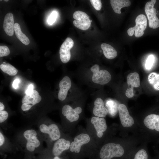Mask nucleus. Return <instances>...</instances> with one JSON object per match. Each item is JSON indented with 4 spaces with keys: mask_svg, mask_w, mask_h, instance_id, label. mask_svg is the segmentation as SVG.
<instances>
[{
    "mask_svg": "<svg viewBox=\"0 0 159 159\" xmlns=\"http://www.w3.org/2000/svg\"><path fill=\"white\" fill-rule=\"evenodd\" d=\"M135 25L132 27L129 28L127 30L128 34L130 36H132L134 34L136 37H142L144 34V31L147 26V19L143 14L138 15L135 20Z\"/></svg>",
    "mask_w": 159,
    "mask_h": 159,
    "instance_id": "6",
    "label": "nucleus"
},
{
    "mask_svg": "<svg viewBox=\"0 0 159 159\" xmlns=\"http://www.w3.org/2000/svg\"><path fill=\"white\" fill-rule=\"evenodd\" d=\"M103 54L105 57L110 59H113L117 56V53L115 49L110 45L103 43L101 45Z\"/></svg>",
    "mask_w": 159,
    "mask_h": 159,
    "instance_id": "21",
    "label": "nucleus"
},
{
    "mask_svg": "<svg viewBox=\"0 0 159 159\" xmlns=\"http://www.w3.org/2000/svg\"><path fill=\"white\" fill-rule=\"evenodd\" d=\"M42 100V97L39 92L34 90L32 92L29 94H26L21 100L22 104L26 103L32 105V107L39 103Z\"/></svg>",
    "mask_w": 159,
    "mask_h": 159,
    "instance_id": "17",
    "label": "nucleus"
},
{
    "mask_svg": "<svg viewBox=\"0 0 159 159\" xmlns=\"http://www.w3.org/2000/svg\"><path fill=\"white\" fill-rule=\"evenodd\" d=\"M4 1H9V0H4Z\"/></svg>",
    "mask_w": 159,
    "mask_h": 159,
    "instance_id": "35",
    "label": "nucleus"
},
{
    "mask_svg": "<svg viewBox=\"0 0 159 159\" xmlns=\"http://www.w3.org/2000/svg\"><path fill=\"white\" fill-rule=\"evenodd\" d=\"M92 5L97 10H100L102 7V3L100 0H90Z\"/></svg>",
    "mask_w": 159,
    "mask_h": 159,
    "instance_id": "28",
    "label": "nucleus"
},
{
    "mask_svg": "<svg viewBox=\"0 0 159 159\" xmlns=\"http://www.w3.org/2000/svg\"><path fill=\"white\" fill-rule=\"evenodd\" d=\"M73 17L74 19L73 24L77 28L85 30L90 28L92 21L90 19L89 16L86 13L77 11L73 13Z\"/></svg>",
    "mask_w": 159,
    "mask_h": 159,
    "instance_id": "7",
    "label": "nucleus"
},
{
    "mask_svg": "<svg viewBox=\"0 0 159 159\" xmlns=\"http://www.w3.org/2000/svg\"><path fill=\"white\" fill-rule=\"evenodd\" d=\"M154 61V57L153 55H150L147 59L145 64L146 69H150L153 65Z\"/></svg>",
    "mask_w": 159,
    "mask_h": 159,
    "instance_id": "26",
    "label": "nucleus"
},
{
    "mask_svg": "<svg viewBox=\"0 0 159 159\" xmlns=\"http://www.w3.org/2000/svg\"><path fill=\"white\" fill-rule=\"evenodd\" d=\"M148 80L154 89L159 90V74L153 72L148 75Z\"/></svg>",
    "mask_w": 159,
    "mask_h": 159,
    "instance_id": "24",
    "label": "nucleus"
},
{
    "mask_svg": "<svg viewBox=\"0 0 159 159\" xmlns=\"http://www.w3.org/2000/svg\"><path fill=\"white\" fill-rule=\"evenodd\" d=\"M52 159H62L60 158L59 156H55Z\"/></svg>",
    "mask_w": 159,
    "mask_h": 159,
    "instance_id": "34",
    "label": "nucleus"
},
{
    "mask_svg": "<svg viewBox=\"0 0 159 159\" xmlns=\"http://www.w3.org/2000/svg\"><path fill=\"white\" fill-rule=\"evenodd\" d=\"M118 111L120 122L123 127H130L134 124V119L130 115L127 108L125 105L120 104L118 107Z\"/></svg>",
    "mask_w": 159,
    "mask_h": 159,
    "instance_id": "11",
    "label": "nucleus"
},
{
    "mask_svg": "<svg viewBox=\"0 0 159 159\" xmlns=\"http://www.w3.org/2000/svg\"><path fill=\"white\" fill-rule=\"evenodd\" d=\"M22 146L28 151L32 152L42 146V138L39 132L33 129L25 130L21 135Z\"/></svg>",
    "mask_w": 159,
    "mask_h": 159,
    "instance_id": "1",
    "label": "nucleus"
},
{
    "mask_svg": "<svg viewBox=\"0 0 159 159\" xmlns=\"http://www.w3.org/2000/svg\"><path fill=\"white\" fill-rule=\"evenodd\" d=\"M14 19L13 15L11 13L5 15L4 21L3 28L5 33L9 36H12L14 34Z\"/></svg>",
    "mask_w": 159,
    "mask_h": 159,
    "instance_id": "18",
    "label": "nucleus"
},
{
    "mask_svg": "<svg viewBox=\"0 0 159 159\" xmlns=\"http://www.w3.org/2000/svg\"><path fill=\"white\" fill-rule=\"evenodd\" d=\"M0 68L3 72L11 76L16 75L18 72V70L12 65L5 62L0 65Z\"/></svg>",
    "mask_w": 159,
    "mask_h": 159,
    "instance_id": "23",
    "label": "nucleus"
},
{
    "mask_svg": "<svg viewBox=\"0 0 159 159\" xmlns=\"http://www.w3.org/2000/svg\"><path fill=\"white\" fill-rule=\"evenodd\" d=\"M124 150L120 144L109 143L105 144L101 148L94 159H113L123 155Z\"/></svg>",
    "mask_w": 159,
    "mask_h": 159,
    "instance_id": "3",
    "label": "nucleus"
},
{
    "mask_svg": "<svg viewBox=\"0 0 159 159\" xmlns=\"http://www.w3.org/2000/svg\"><path fill=\"white\" fill-rule=\"evenodd\" d=\"M74 44L72 39L67 37L62 44L59 50V56L61 60L63 63H67L70 60L71 57L70 50L73 47Z\"/></svg>",
    "mask_w": 159,
    "mask_h": 159,
    "instance_id": "10",
    "label": "nucleus"
},
{
    "mask_svg": "<svg viewBox=\"0 0 159 159\" xmlns=\"http://www.w3.org/2000/svg\"><path fill=\"white\" fill-rule=\"evenodd\" d=\"M128 88L125 92V95L127 97L131 98L134 96L133 88L139 87L140 85L139 74L136 72L129 74L127 77Z\"/></svg>",
    "mask_w": 159,
    "mask_h": 159,
    "instance_id": "9",
    "label": "nucleus"
},
{
    "mask_svg": "<svg viewBox=\"0 0 159 159\" xmlns=\"http://www.w3.org/2000/svg\"><path fill=\"white\" fill-rule=\"evenodd\" d=\"M20 82V80L18 79H15L13 83V87L15 89H16L18 87V85Z\"/></svg>",
    "mask_w": 159,
    "mask_h": 159,
    "instance_id": "31",
    "label": "nucleus"
},
{
    "mask_svg": "<svg viewBox=\"0 0 159 159\" xmlns=\"http://www.w3.org/2000/svg\"><path fill=\"white\" fill-rule=\"evenodd\" d=\"M70 142L64 138H60L53 144L52 152L54 156H59L64 151L69 149Z\"/></svg>",
    "mask_w": 159,
    "mask_h": 159,
    "instance_id": "12",
    "label": "nucleus"
},
{
    "mask_svg": "<svg viewBox=\"0 0 159 159\" xmlns=\"http://www.w3.org/2000/svg\"><path fill=\"white\" fill-rule=\"evenodd\" d=\"M110 3L114 12L118 14L121 13L120 10L122 8L129 6L131 4L129 0H111Z\"/></svg>",
    "mask_w": 159,
    "mask_h": 159,
    "instance_id": "20",
    "label": "nucleus"
},
{
    "mask_svg": "<svg viewBox=\"0 0 159 159\" xmlns=\"http://www.w3.org/2000/svg\"><path fill=\"white\" fill-rule=\"evenodd\" d=\"M38 131L43 140L47 142L54 141L59 139L61 134L58 125L49 122H39Z\"/></svg>",
    "mask_w": 159,
    "mask_h": 159,
    "instance_id": "2",
    "label": "nucleus"
},
{
    "mask_svg": "<svg viewBox=\"0 0 159 159\" xmlns=\"http://www.w3.org/2000/svg\"><path fill=\"white\" fill-rule=\"evenodd\" d=\"M10 53V51L8 47L6 46H0V57H3L9 55Z\"/></svg>",
    "mask_w": 159,
    "mask_h": 159,
    "instance_id": "27",
    "label": "nucleus"
},
{
    "mask_svg": "<svg viewBox=\"0 0 159 159\" xmlns=\"http://www.w3.org/2000/svg\"><path fill=\"white\" fill-rule=\"evenodd\" d=\"M94 106L93 109V112L95 116L103 118L105 117L108 113L107 109L105 107L102 100L98 97L94 102Z\"/></svg>",
    "mask_w": 159,
    "mask_h": 159,
    "instance_id": "15",
    "label": "nucleus"
},
{
    "mask_svg": "<svg viewBox=\"0 0 159 159\" xmlns=\"http://www.w3.org/2000/svg\"><path fill=\"white\" fill-rule=\"evenodd\" d=\"M4 106L3 104L1 102H0V111H1L4 110Z\"/></svg>",
    "mask_w": 159,
    "mask_h": 159,
    "instance_id": "33",
    "label": "nucleus"
},
{
    "mask_svg": "<svg viewBox=\"0 0 159 159\" xmlns=\"http://www.w3.org/2000/svg\"><path fill=\"white\" fill-rule=\"evenodd\" d=\"M14 30L16 37L19 41L26 45L29 44L30 41L29 38L22 33L19 23H16L14 24Z\"/></svg>",
    "mask_w": 159,
    "mask_h": 159,
    "instance_id": "22",
    "label": "nucleus"
},
{
    "mask_svg": "<svg viewBox=\"0 0 159 159\" xmlns=\"http://www.w3.org/2000/svg\"><path fill=\"white\" fill-rule=\"evenodd\" d=\"M8 116V113L6 111L4 110L0 111V124L5 122L7 119Z\"/></svg>",
    "mask_w": 159,
    "mask_h": 159,
    "instance_id": "30",
    "label": "nucleus"
},
{
    "mask_svg": "<svg viewBox=\"0 0 159 159\" xmlns=\"http://www.w3.org/2000/svg\"><path fill=\"white\" fill-rule=\"evenodd\" d=\"M90 140L89 135L86 133H81L76 136L71 143L69 149L72 156L75 158H80L82 146L88 143Z\"/></svg>",
    "mask_w": 159,
    "mask_h": 159,
    "instance_id": "4",
    "label": "nucleus"
},
{
    "mask_svg": "<svg viewBox=\"0 0 159 159\" xmlns=\"http://www.w3.org/2000/svg\"><path fill=\"white\" fill-rule=\"evenodd\" d=\"M100 67L95 64L90 69L93 73L92 80L95 83L101 85L108 83L111 79L110 73L107 70L102 69L100 70Z\"/></svg>",
    "mask_w": 159,
    "mask_h": 159,
    "instance_id": "5",
    "label": "nucleus"
},
{
    "mask_svg": "<svg viewBox=\"0 0 159 159\" xmlns=\"http://www.w3.org/2000/svg\"><path fill=\"white\" fill-rule=\"evenodd\" d=\"M62 113L67 119L71 122L77 121L79 118V115L76 112L75 108L73 109L68 105H65L63 106Z\"/></svg>",
    "mask_w": 159,
    "mask_h": 159,
    "instance_id": "19",
    "label": "nucleus"
},
{
    "mask_svg": "<svg viewBox=\"0 0 159 159\" xmlns=\"http://www.w3.org/2000/svg\"><path fill=\"white\" fill-rule=\"evenodd\" d=\"M33 86L32 84L29 85L27 87L26 91V94H29L32 92L33 90Z\"/></svg>",
    "mask_w": 159,
    "mask_h": 159,
    "instance_id": "32",
    "label": "nucleus"
},
{
    "mask_svg": "<svg viewBox=\"0 0 159 159\" xmlns=\"http://www.w3.org/2000/svg\"><path fill=\"white\" fill-rule=\"evenodd\" d=\"M156 0H151L147 2L145 6V10L147 16L149 26L155 29L159 27V19L156 15V9L154 6L156 2Z\"/></svg>",
    "mask_w": 159,
    "mask_h": 159,
    "instance_id": "8",
    "label": "nucleus"
},
{
    "mask_svg": "<svg viewBox=\"0 0 159 159\" xmlns=\"http://www.w3.org/2000/svg\"><path fill=\"white\" fill-rule=\"evenodd\" d=\"M57 16V13L55 11H53L50 14L47 20L48 24H52L55 21Z\"/></svg>",
    "mask_w": 159,
    "mask_h": 159,
    "instance_id": "29",
    "label": "nucleus"
},
{
    "mask_svg": "<svg viewBox=\"0 0 159 159\" xmlns=\"http://www.w3.org/2000/svg\"><path fill=\"white\" fill-rule=\"evenodd\" d=\"M91 122L95 129L97 136L99 138L102 137L107 128L105 120L103 118L94 116L92 118Z\"/></svg>",
    "mask_w": 159,
    "mask_h": 159,
    "instance_id": "13",
    "label": "nucleus"
},
{
    "mask_svg": "<svg viewBox=\"0 0 159 159\" xmlns=\"http://www.w3.org/2000/svg\"><path fill=\"white\" fill-rule=\"evenodd\" d=\"M72 85L70 78L67 76L64 77L59 84V90L58 97L59 100H64L66 98L69 90Z\"/></svg>",
    "mask_w": 159,
    "mask_h": 159,
    "instance_id": "14",
    "label": "nucleus"
},
{
    "mask_svg": "<svg viewBox=\"0 0 159 159\" xmlns=\"http://www.w3.org/2000/svg\"><path fill=\"white\" fill-rule=\"evenodd\" d=\"M143 123L149 129L159 132V115L151 114L147 116L144 119Z\"/></svg>",
    "mask_w": 159,
    "mask_h": 159,
    "instance_id": "16",
    "label": "nucleus"
},
{
    "mask_svg": "<svg viewBox=\"0 0 159 159\" xmlns=\"http://www.w3.org/2000/svg\"><path fill=\"white\" fill-rule=\"evenodd\" d=\"M134 159H148V155L146 151L141 149L136 153Z\"/></svg>",
    "mask_w": 159,
    "mask_h": 159,
    "instance_id": "25",
    "label": "nucleus"
}]
</instances>
